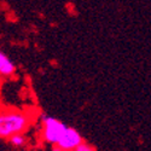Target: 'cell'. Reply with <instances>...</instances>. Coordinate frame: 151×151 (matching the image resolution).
Wrapping results in <instances>:
<instances>
[{
	"mask_svg": "<svg viewBox=\"0 0 151 151\" xmlns=\"http://www.w3.org/2000/svg\"><path fill=\"white\" fill-rule=\"evenodd\" d=\"M29 126V117L21 111L0 112V138L9 139L10 137L23 133Z\"/></svg>",
	"mask_w": 151,
	"mask_h": 151,
	"instance_id": "cell-1",
	"label": "cell"
},
{
	"mask_svg": "<svg viewBox=\"0 0 151 151\" xmlns=\"http://www.w3.org/2000/svg\"><path fill=\"white\" fill-rule=\"evenodd\" d=\"M68 126L55 117L46 116L42 120V138L48 144L56 146Z\"/></svg>",
	"mask_w": 151,
	"mask_h": 151,
	"instance_id": "cell-2",
	"label": "cell"
},
{
	"mask_svg": "<svg viewBox=\"0 0 151 151\" xmlns=\"http://www.w3.org/2000/svg\"><path fill=\"white\" fill-rule=\"evenodd\" d=\"M82 142V137L76 129L67 127L55 147H57L59 151H75Z\"/></svg>",
	"mask_w": 151,
	"mask_h": 151,
	"instance_id": "cell-3",
	"label": "cell"
},
{
	"mask_svg": "<svg viewBox=\"0 0 151 151\" xmlns=\"http://www.w3.org/2000/svg\"><path fill=\"white\" fill-rule=\"evenodd\" d=\"M16 71V65L4 52L0 51V75L11 76Z\"/></svg>",
	"mask_w": 151,
	"mask_h": 151,
	"instance_id": "cell-4",
	"label": "cell"
},
{
	"mask_svg": "<svg viewBox=\"0 0 151 151\" xmlns=\"http://www.w3.org/2000/svg\"><path fill=\"white\" fill-rule=\"evenodd\" d=\"M9 142H10V144L12 146L19 149V147H23V146L27 145V138L23 133H19V134H15V135L10 137Z\"/></svg>",
	"mask_w": 151,
	"mask_h": 151,
	"instance_id": "cell-5",
	"label": "cell"
},
{
	"mask_svg": "<svg viewBox=\"0 0 151 151\" xmlns=\"http://www.w3.org/2000/svg\"><path fill=\"white\" fill-rule=\"evenodd\" d=\"M75 151H96V149H94L92 145H90L88 143L82 142V143L76 147V150H75Z\"/></svg>",
	"mask_w": 151,
	"mask_h": 151,
	"instance_id": "cell-6",
	"label": "cell"
},
{
	"mask_svg": "<svg viewBox=\"0 0 151 151\" xmlns=\"http://www.w3.org/2000/svg\"><path fill=\"white\" fill-rule=\"evenodd\" d=\"M53 151H59V150H58L57 147H55V146H53Z\"/></svg>",
	"mask_w": 151,
	"mask_h": 151,
	"instance_id": "cell-7",
	"label": "cell"
}]
</instances>
